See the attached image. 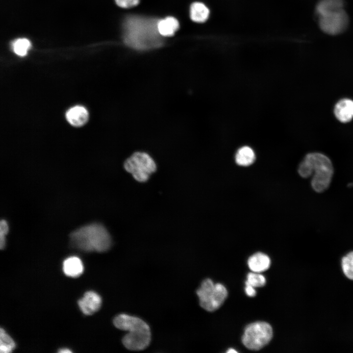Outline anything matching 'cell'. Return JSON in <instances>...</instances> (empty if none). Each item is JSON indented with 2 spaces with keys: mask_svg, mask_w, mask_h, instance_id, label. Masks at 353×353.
<instances>
[{
  "mask_svg": "<svg viewBox=\"0 0 353 353\" xmlns=\"http://www.w3.org/2000/svg\"><path fill=\"white\" fill-rule=\"evenodd\" d=\"M68 122L75 126L84 125L88 121L89 115L87 109L81 106L71 108L66 114Z\"/></svg>",
  "mask_w": 353,
  "mask_h": 353,
  "instance_id": "obj_11",
  "label": "cell"
},
{
  "mask_svg": "<svg viewBox=\"0 0 353 353\" xmlns=\"http://www.w3.org/2000/svg\"><path fill=\"white\" fill-rule=\"evenodd\" d=\"M266 283L264 277L257 273H250L248 275L246 285H251L253 287H262Z\"/></svg>",
  "mask_w": 353,
  "mask_h": 353,
  "instance_id": "obj_21",
  "label": "cell"
},
{
  "mask_svg": "<svg viewBox=\"0 0 353 353\" xmlns=\"http://www.w3.org/2000/svg\"><path fill=\"white\" fill-rule=\"evenodd\" d=\"M348 24V16L343 9L319 16V26L328 34H340L345 30Z\"/></svg>",
  "mask_w": 353,
  "mask_h": 353,
  "instance_id": "obj_8",
  "label": "cell"
},
{
  "mask_svg": "<svg viewBox=\"0 0 353 353\" xmlns=\"http://www.w3.org/2000/svg\"><path fill=\"white\" fill-rule=\"evenodd\" d=\"M245 291L247 295L250 297H253L256 295V291L253 288V287L251 285H246Z\"/></svg>",
  "mask_w": 353,
  "mask_h": 353,
  "instance_id": "obj_24",
  "label": "cell"
},
{
  "mask_svg": "<svg viewBox=\"0 0 353 353\" xmlns=\"http://www.w3.org/2000/svg\"><path fill=\"white\" fill-rule=\"evenodd\" d=\"M70 239L73 247L86 252H104L110 249L112 244L109 232L98 223L77 228L71 233Z\"/></svg>",
  "mask_w": 353,
  "mask_h": 353,
  "instance_id": "obj_4",
  "label": "cell"
},
{
  "mask_svg": "<svg viewBox=\"0 0 353 353\" xmlns=\"http://www.w3.org/2000/svg\"><path fill=\"white\" fill-rule=\"evenodd\" d=\"M249 268L254 272L260 273L267 270L270 266L269 256L262 252H257L250 256L248 261Z\"/></svg>",
  "mask_w": 353,
  "mask_h": 353,
  "instance_id": "obj_13",
  "label": "cell"
},
{
  "mask_svg": "<svg viewBox=\"0 0 353 353\" xmlns=\"http://www.w3.org/2000/svg\"><path fill=\"white\" fill-rule=\"evenodd\" d=\"M298 172L304 178L312 176V189L316 192L322 193L329 187L334 169L331 161L326 155L312 152L305 155L298 166Z\"/></svg>",
  "mask_w": 353,
  "mask_h": 353,
  "instance_id": "obj_2",
  "label": "cell"
},
{
  "mask_svg": "<svg viewBox=\"0 0 353 353\" xmlns=\"http://www.w3.org/2000/svg\"><path fill=\"white\" fill-rule=\"evenodd\" d=\"M59 353H72V351L68 348H62L58 351Z\"/></svg>",
  "mask_w": 353,
  "mask_h": 353,
  "instance_id": "obj_25",
  "label": "cell"
},
{
  "mask_svg": "<svg viewBox=\"0 0 353 353\" xmlns=\"http://www.w3.org/2000/svg\"><path fill=\"white\" fill-rule=\"evenodd\" d=\"M255 153L253 150L248 146H244L238 149L235 155L236 163L242 167L252 165L255 160Z\"/></svg>",
  "mask_w": 353,
  "mask_h": 353,
  "instance_id": "obj_14",
  "label": "cell"
},
{
  "mask_svg": "<svg viewBox=\"0 0 353 353\" xmlns=\"http://www.w3.org/2000/svg\"><path fill=\"white\" fill-rule=\"evenodd\" d=\"M273 329L270 324L264 322H257L248 325L245 328L242 341L249 350H260L271 341Z\"/></svg>",
  "mask_w": 353,
  "mask_h": 353,
  "instance_id": "obj_7",
  "label": "cell"
},
{
  "mask_svg": "<svg viewBox=\"0 0 353 353\" xmlns=\"http://www.w3.org/2000/svg\"><path fill=\"white\" fill-rule=\"evenodd\" d=\"M16 344L13 339L2 328L0 329V352L11 353L15 348Z\"/></svg>",
  "mask_w": 353,
  "mask_h": 353,
  "instance_id": "obj_19",
  "label": "cell"
},
{
  "mask_svg": "<svg viewBox=\"0 0 353 353\" xmlns=\"http://www.w3.org/2000/svg\"><path fill=\"white\" fill-rule=\"evenodd\" d=\"M116 3L122 8H130L137 5L140 0H115Z\"/></svg>",
  "mask_w": 353,
  "mask_h": 353,
  "instance_id": "obj_23",
  "label": "cell"
},
{
  "mask_svg": "<svg viewBox=\"0 0 353 353\" xmlns=\"http://www.w3.org/2000/svg\"><path fill=\"white\" fill-rule=\"evenodd\" d=\"M209 15V9L204 4L200 2H195L191 4L190 17L193 21L203 23L207 20Z\"/></svg>",
  "mask_w": 353,
  "mask_h": 353,
  "instance_id": "obj_16",
  "label": "cell"
},
{
  "mask_svg": "<svg viewBox=\"0 0 353 353\" xmlns=\"http://www.w3.org/2000/svg\"><path fill=\"white\" fill-rule=\"evenodd\" d=\"M341 266L345 276L353 280V251L348 252L342 257Z\"/></svg>",
  "mask_w": 353,
  "mask_h": 353,
  "instance_id": "obj_20",
  "label": "cell"
},
{
  "mask_svg": "<svg viewBox=\"0 0 353 353\" xmlns=\"http://www.w3.org/2000/svg\"><path fill=\"white\" fill-rule=\"evenodd\" d=\"M8 231V226L6 221L1 220L0 223V248L1 249L5 246V235Z\"/></svg>",
  "mask_w": 353,
  "mask_h": 353,
  "instance_id": "obj_22",
  "label": "cell"
},
{
  "mask_svg": "<svg viewBox=\"0 0 353 353\" xmlns=\"http://www.w3.org/2000/svg\"><path fill=\"white\" fill-rule=\"evenodd\" d=\"M83 270V263L77 256H70L63 261V270L67 276L77 277L82 274Z\"/></svg>",
  "mask_w": 353,
  "mask_h": 353,
  "instance_id": "obj_12",
  "label": "cell"
},
{
  "mask_svg": "<svg viewBox=\"0 0 353 353\" xmlns=\"http://www.w3.org/2000/svg\"><path fill=\"white\" fill-rule=\"evenodd\" d=\"M113 324L116 328L126 331L122 342L128 350L134 351L145 349L151 340L149 326L137 317L126 314H120L115 317Z\"/></svg>",
  "mask_w": 353,
  "mask_h": 353,
  "instance_id": "obj_3",
  "label": "cell"
},
{
  "mask_svg": "<svg viewBox=\"0 0 353 353\" xmlns=\"http://www.w3.org/2000/svg\"><path fill=\"white\" fill-rule=\"evenodd\" d=\"M30 41L26 38H18L12 42L11 47L14 52L17 55L23 57L25 56L31 48Z\"/></svg>",
  "mask_w": 353,
  "mask_h": 353,
  "instance_id": "obj_18",
  "label": "cell"
},
{
  "mask_svg": "<svg viewBox=\"0 0 353 353\" xmlns=\"http://www.w3.org/2000/svg\"><path fill=\"white\" fill-rule=\"evenodd\" d=\"M333 112L336 118L340 122L348 123L353 119V100L343 98L335 104Z\"/></svg>",
  "mask_w": 353,
  "mask_h": 353,
  "instance_id": "obj_10",
  "label": "cell"
},
{
  "mask_svg": "<svg viewBox=\"0 0 353 353\" xmlns=\"http://www.w3.org/2000/svg\"><path fill=\"white\" fill-rule=\"evenodd\" d=\"M201 306L209 312L215 311L224 303L227 296L226 287L206 278L197 291Z\"/></svg>",
  "mask_w": 353,
  "mask_h": 353,
  "instance_id": "obj_5",
  "label": "cell"
},
{
  "mask_svg": "<svg viewBox=\"0 0 353 353\" xmlns=\"http://www.w3.org/2000/svg\"><path fill=\"white\" fill-rule=\"evenodd\" d=\"M124 167L136 180L140 182L147 181L156 170L153 158L148 153L142 151L133 153L126 160Z\"/></svg>",
  "mask_w": 353,
  "mask_h": 353,
  "instance_id": "obj_6",
  "label": "cell"
},
{
  "mask_svg": "<svg viewBox=\"0 0 353 353\" xmlns=\"http://www.w3.org/2000/svg\"><path fill=\"white\" fill-rule=\"evenodd\" d=\"M343 0H321L317 4L316 11L319 16L343 9Z\"/></svg>",
  "mask_w": 353,
  "mask_h": 353,
  "instance_id": "obj_17",
  "label": "cell"
},
{
  "mask_svg": "<svg viewBox=\"0 0 353 353\" xmlns=\"http://www.w3.org/2000/svg\"><path fill=\"white\" fill-rule=\"evenodd\" d=\"M157 28L161 35L172 36L179 28V23L176 18L168 17L158 21Z\"/></svg>",
  "mask_w": 353,
  "mask_h": 353,
  "instance_id": "obj_15",
  "label": "cell"
},
{
  "mask_svg": "<svg viewBox=\"0 0 353 353\" xmlns=\"http://www.w3.org/2000/svg\"><path fill=\"white\" fill-rule=\"evenodd\" d=\"M227 353H237V352L234 350V349H230L228 351H227Z\"/></svg>",
  "mask_w": 353,
  "mask_h": 353,
  "instance_id": "obj_26",
  "label": "cell"
},
{
  "mask_svg": "<svg viewBox=\"0 0 353 353\" xmlns=\"http://www.w3.org/2000/svg\"><path fill=\"white\" fill-rule=\"evenodd\" d=\"M102 303L101 296L93 291L86 292L78 301L79 307L82 312L86 315H90L98 311Z\"/></svg>",
  "mask_w": 353,
  "mask_h": 353,
  "instance_id": "obj_9",
  "label": "cell"
},
{
  "mask_svg": "<svg viewBox=\"0 0 353 353\" xmlns=\"http://www.w3.org/2000/svg\"><path fill=\"white\" fill-rule=\"evenodd\" d=\"M158 21L138 16H130L124 23V39L127 45L138 50H147L161 44L157 28Z\"/></svg>",
  "mask_w": 353,
  "mask_h": 353,
  "instance_id": "obj_1",
  "label": "cell"
}]
</instances>
